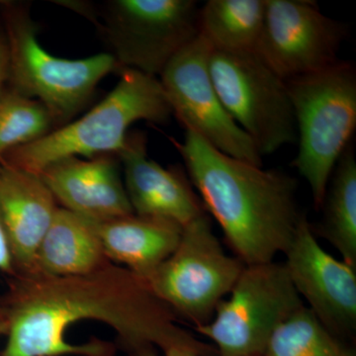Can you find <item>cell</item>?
<instances>
[{
  "instance_id": "cell-1",
  "label": "cell",
  "mask_w": 356,
  "mask_h": 356,
  "mask_svg": "<svg viewBox=\"0 0 356 356\" xmlns=\"http://www.w3.org/2000/svg\"><path fill=\"white\" fill-rule=\"evenodd\" d=\"M7 341L0 356H114L117 346L218 355L180 327L142 276L109 262L76 276L16 274L3 304Z\"/></svg>"
},
{
  "instance_id": "cell-10",
  "label": "cell",
  "mask_w": 356,
  "mask_h": 356,
  "mask_svg": "<svg viewBox=\"0 0 356 356\" xmlns=\"http://www.w3.org/2000/svg\"><path fill=\"white\" fill-rule=\"evenodd\" d=\"M211 48L200 33L168 63L161 86L185 131L227 154L262 166V156L252 139L233 120L218 95L209 72Z\"/></svg>"
},
{
  "instance_id": "cell-2",
  "label": "cell",
  "mask_w": 356,
  "mask_h": 356,
  "mask_svg": "<svg viewBox=\"0 0 356 356\" xmlns=\"http://www.w3.org/2000/svg\"><path fill=\"white\" fill-rule=\"evenodd\" d=\"M172 142L236 257L248 266L284 254L303 216L296 179L227 156L191 131L184 142Z\"/></svg>"
},
{
  "instance_id": "cell-5",
  "label": "cell",
  "mask_w": 356,
  "mask_h": 356,
  "mask_svg": "<svg viewBox=\"0 0 356 356\" xmlns=\"http://www.w3.org/2000/svg\"><path fill=\"white\" fill-rule=\"evenodd\" d=\"M3 6L13 90L41 102L56 126L70 123L88 104L98 83L120 72V67L109 53L77 60L51 55L39 43L38 26L26 4Z\"/></svg>"
},
{
  "instance_id": "cell-12",
  "label": "cell",
  "mask_w": 356,
  "mask_h": 356,
  "mask_svg": "<svg viewBox=\"0 0 356 356\" xmlns=\"http://www.w3.org/2000/svg\"><path fill=\"white\" fill-rule=\"evenodd\" d=\"M293 286L320 322L339 337L356 329V268L321 247L305 215L284 252Z\"/></svg>"
},
{
  "instance_id": "cell-9",
  "label": "cell",
  "mask_w": 356,
  "mask_h": 356,
  "mask_svg": "<svg viewBox=\"0 0 356 356\" xmlns=\"http://www.w3.org/2000/svg\"><path fill=\"white\" fill-rule=\"evenodd\" d=\"M209 72L225 108L261 156L297 142L286 83L254 51L211 50Z\"/></svg>"
},
{
  "instance_id": "cell-21",
  "label": "cell",
  "mask_w": 356,
  "mask_h": 356,
  "mask_svg": "<svg viewBox=\"0 0 356 356\" xmlns=\"http://www.w3.org/2000/svg\"><path fill=\"white\" fill-rule=\"evenodd\" d=\"M56 124L38 100L11 90L0 98V159L16 147L36 142L55 130Z\"/></svg>"
},
{
  "instance_id": "cell-26",
  "label": "cell",
  "mask_w": 356,
  "mask_h": 356,
  "mask_svg": "<svg viewBox=\"0 0 356 356\" xmlns=\"http://www.w3.org/2000/svg\"><path fill=\"white\" fill-rule=\"evenodd\" d=\"M1 308V307H0ZM6 317H4L3 311L2 309H0V337L6 334Z\"/></svg>"
},
{
  "instance_id": "cell-24",
  "label": "cell",
  "mask_w": 356,
  "mask_h": 356,
  "mask_svg": "<svg viewBox=\"0 0 356 356\" xmlns=\"http://www.w3.org/2000/svg\"><path fill=\"white\" fill-rule=\"evenodd\" d=\"M128 356H159L156 353V348H140L139 350L133 351L128 353Z\"/></svg>"
},
{
  "instance_id": "cell-4",
  "label": "cell",
  "mask_w": 356,
  "mask_h": 356,
  "mask_svg": "<svg viewBox=\"0 0 356 356\" xmlns=\"http://www.w3.org/2000/svg\"><path fill=\"white\" fill-rule=\"evenodd\" d=\"M285 83L299 145L292 166L308 182L314 206L320 210L337 161L355 132V67L339 60L327 69Z\"/></svg>"
},
{
  "instance_id": "cell-22",
  "label": "cell",
  "mask_w": 356,
  "mask_h": 356,
  "mask_svg": "<svg viewBox=\"0 0 356 356\" xmlns=\"http://www.w3.org/2000/svg\"><path fill=\"white\" fill-rule=\"evenodd\" d=\"M10 74V58H9L8 43L6 32L0 30V98L3 95L4 86L9 81Z\"/></svg>"
},
{
  "instance_id": "cell-18",
  "label": "cell",
  "mask_w": 356,
  "mask_h": 356,
  "mask_svg": "<svg viewBox=\"0 0 356 356\" xmlns=\"http://www.w3.org/2000/svg\"><path fill=\"white\" fill-rule=\"evenodd\" d=\"M266 0H209L199 10V31L211 50L254 51Z\"/></svg>"
},
{
  "instance_id": "cell-14",
  "label": "cell",
  "mask_w": 356,
  "mask_h": 356,
  "mask_svg": "<svg viewBox=\"0 0 356 356\" xmlns=\"http://www.w3.org/2000/svg\"><path fill=\"white\" fill-rule=\"evenodd\" d=\"M60 207L93 222L134 214L112 154L60 159L41 175Z\"/></svg>"
},
{
  "instance_id": "cell-20",
  "label": "cell",
  "mask_w": 356,
  "mask_h": 356,
  "mask_svg": "<svg viewBox=\"0 0 356 356\" xmlns=\"http://www.w3.org/2000/svg\"><path fill=\"white\" fill-rule=\"evenodd\" d=\"M262 356H355L304 305L273 332Z\"/></svg>"
},
{
  "instance_id": "cell-25",
  "label": "cell",
  "mask_w": 356,
  "mask_h": 356,
  "mask_svg": "<svg viewBox=\"0 0 356 356\" xmlns=\"http://www.w3.org/2000/svg\"><path fill=\"white\" fill-rule=\"evenodd\" d=\"M163 356H199L192 351L184 350H172L166 351Z\"/></svg>"
},
{
  "instance_id": "cell-6",
  "label": "cell",
  "mask_w": 356,
  "mask_h": 356,
  "mask_svg": "<svg viewBox=\"0 0 356 356\" xmlns=\"http://www.w3.org/2000/svg\"><path fill=\"white\" fill-rule=\"evenodd\" d=\"M95 23L120 69L156 77L199 35L193 0H110L103 4L64 2Z\"/></svg>"
},
{
  "instance_id": "cell-8",
  "label": "cell",
  "mask_w": 356,
  "mask_h": 356,
  "mask_svg": "<svg viewBox=\"0 0 356 356\" xmlns=\"http://www.w3.org/2000/svg\"><path fill=\"white\" fill-rule=\"evenodd\" d=\"M304 305L283 262L248 264L210 322L195 332L220 356H262L275 330Z\"/></svg>"
},
{
  "instance_id": "cell-15",
  "label": "cell",
  "mask_w": 356,
  "mask_h": 356,
  "mask_svg": "<svg viewBox=\"0 0 356 356\" xmlns=\"http://www.w3.org/2000/svg\"><path fill=\"white\" fill-rule=\"evenodd\" d=\"M58 206L41 175L2 163L0 219L16 274L30 273Z\"/></svg>"
},
{
  "instance_id": "cell-7",
  "label": "cell",
  "mask_w": 356,
  "mask_h": 356,
  "mask_svg": "<svg viewBox=\"0 0 356 356\" xmlns=\"http://www.w3.org/2000/svg\"><path fill=\"white\" fill-rule=\"evenodd\" d=\"M243 266L225 252L205 213L182 228L175 252L145 280L177 317L198 327L210 322Z\"/></svg>"
},
{
  "instance_id": "cell-19",
  "label": "cell",
  "mask_w": 356,
  "mask_h": 356,
  "mask_svg": "<svg viewBox=\"0 0 356 356\" xmlns=\"http://www.w3.org/2000/svg\"><path fill=\"white\" fill-rule=\"evenodd\" d=\"M321 209L318 236L356 268V161L351 144L337 161Z\"/></svg>"
},
{
  "instance_id": "cell-17",
  "label": "cell",
  "mask_w": 356,
  "mask_h": 356,
  "mask_svg": "<svg viewBox=\"0 0 356 356\" xmlns=\"http://www.w3.org/2000/svg\"><path fill=\"white\" fill-rule=\"evenodd\" d=\"M109 262L96 222L58 206L30 273L63 277L83 275Z\"/></svg>"
},
{
  "instance_id": "cell-3",
  "label": "cell",
  "mask_w": 356,
  "mask_h": 356,
  "mask_svg": "<svg viewBox=\"0 0 356 356\" xmlns=\"http://www.w3.org/2000/svg\"><path fill=\"white\" fill-rule=\"evenodd\" d=\"M119 74L113 90L90 111L36 142L9 152L4 163L41 175L60 159L116 154L136 122L168 123L172 109L159 79L131 69H122Z\"/></svg>"
},
{
  "instance_id": "cell-11",
  "label": "cell",
  "mask_w": 356,
  "mask_h": 356,
  "mask_svg": "<svg viewBox=\"0 0 356 356\" xmlns=\"http://www.w3.org/2000/svg\"><path fill=\"white\" fill-rule=\"evenodd\" d=\"M348 28L307 0H266L255 53L284 81L339 62Z\"/></svg>"
},
{
  "instance_id": "cell-23",
  "label": "cell",
  "mask_w": 356,
  "mask_h": 356,
  "mask_svg": "<svg viewBox=\"0 0 356 356\" xmlns=\"http://www.w3.org/2000/svg\"><path fill=\"white\" fill-rule=\"evenodd\" d=\"M0 271L8 274L11 277L15 275V266H14L13 257L7 241L6 232L2 226L0 219ZM1 309V308H0Z\"/></svg>"
},
{
  "instance_id": "cell-16",
  "label": "cell",
  "mask_w": 356,
  "mask_h": 356,
  "mask_svg": "<svg viewBox=\"0 0 356 356\" xmlns=\"http://www.w3.org/2000/svg\"><path fill=\"white\" fill-rule=\"evenodd\" d=\"M95 222L107 259L144 278L175 252L182 234L175 222L136 214Z\"/></svg>"
},
{
  "instance_id": "cell-13",
  "label": "cell",
  "mask_w": 356,
  "mask_h": 356,
  "mask_svg": "<svg viewBox=\"0 0 356 356\" xmlns=\"http://www.w3.org/2000/svg\"><path fill=\"white\" fill-rule=\"evenodd\" d=\"M115 156L124 172V185L134 214L159 218L184 228L205 214L202 201L178 168H165L147 156V138L130 133Z\"/></svg>"
}]
</instances>
